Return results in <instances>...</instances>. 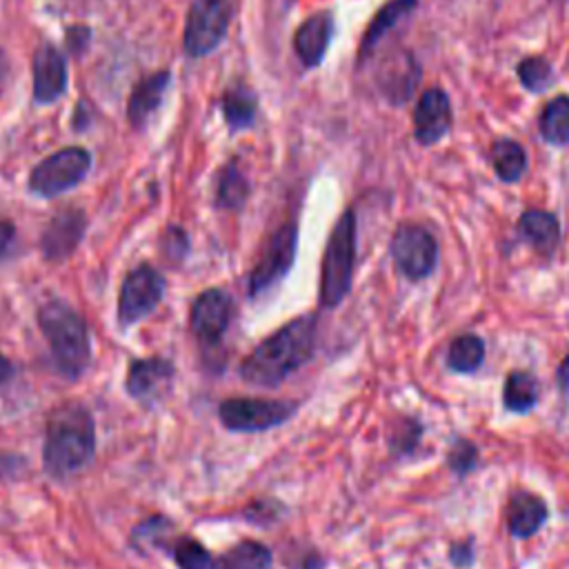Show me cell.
<instances>
[{"instance_id": "cell-1", "label": "cell", "mask_w": 569, "mask_h": 569, "mask_svg": "<svg viewBox=\"0 0 569 569\" xmlns=\"http://www.w3.org/2000/svg\"><path fill=\"white\" fill-rule=\"evenodd\" d=\"M316 316L307 313L282 329L264 338L244 360L240 367V376L249 385L260 387H276L280 385L291 371L302 367L316 349Z\"/></svg>"}, {"instance_id": "cell-2", "label": "cell", "mask_w": 569, "mask_h": 569, "mask_svg": "<svg viewBox=\"0 0 569 569\" xmlns=\"http://www.w3.org/2000/svg\"><path fill=\"white\" fill-rule=\"evenodd\" d=\"M96 453V425L87 407L60 405L47 420L42 447L44 469L53 478H69L84 469Z\"/></svg>"}, {"instance_id": "cell-3", "label": "cell", "mask_w": 569, "mask_h": 569, "mask_svg": "<svg viewBox=\"0 0 569 569\" xmlns=\"http://www.w3.org/2000/svg\"><path fill=\"white\" fill-rule=\"evenodd\" d=\"M38 325L49 342L60 376L78 380L91 360L89 331L82 316L62 300H49L38 311Z\"/></svg>"}, {"instance_id": "cell-4", "label": "cell", "mask_w": 569, "mask_h": 569, "mask_svg": "<svg viewBox=\"0 0 569 569\" xmlns=\"http://www.w3.org/2000/svg\"><path fill=\"white\" fill-rule=\"evenodd\" d=\"M356 260V218L353 211H345L336 222L325 258H322V278H320V305L331 309L342 302L351 287Z\"/></svg>"}, {"instance_id": "cell-5", "label": "cell", "mask_w": 569, "mask_h": 569, "mask_svg": "<svg viewBox=\"0 0 569 569\" xmlns=\"http://www.w3.org/2000/svg\"><path fill=\"white\" fill-rule=\"evenodd\" d=\"M91 156L82 147H67L38 162L29 178V189L42 198H53L76 187L89 171Z\"/></svg>"}, {"instance_id": "cell-6", "label": "cell", "mask_w": 569, "mask_h": 569, "mask_svg": "<svg viewBox=\"0 0 569 569\" xmlns=\"http://www.w3.org/2000/svg\"><path fill=\"white\" fill-rule=\"evenodd\" d=\"M296 411V405L284 400H264V398H229L220 402L218 416L229 431L256 433L267 431L276 425L287 422Z\"/></svg>"}, {"instance_id": "cell-7", "label": "cell", "mask_w": 569, "mask_h": 569, "mask_svg": "<svg viewBox=\"0 0 569 569\" xmlns=\"http://www.w3.org/2000/svg\"><path fill=\"white\" fill-rule=\"evenodd\" d=\"M164 293V278L151 264H138L131 269L120 287L118 296V322L131 327L147 318Z\"/></svg>"}, {"instance_id": "cell-8", "label": "cell", "mask_w": 569, "mask_h": 569, "mask_svg": "<svg viewBox=\"0 0 569 569\" xmlns=\"http://www.w3.org/2000/svg\"><path fill=\"white\" fill-rule=\"evenodd\" d=\"M231 18L229 0H193L184 24V49L189 56H207L227 33Z\"/></svg>"}, {"instance_id": "cell-9", "label": "cell", "mask_w": 569, "mask_h": 569, "mask_svg": "<svg viewBox=\"0 0 569 569\" xmlns=\"http://www.w3.org/2000/svg\"><path fill=\"white\" fill-rule=\"evenodd\" d=\"M391 256L407 278L420 280L433 271L438 260V244L425 227L402 224L393 233Z\"/></svg>"}, {"instance_id": "cell-10", "label": "cell", "mask_w": 569, "mask_h": 569, "mask_svg": "<svg viewBox=\"0 0 569 569\" xmlns=\"http://www.w3.org/2000/svg\"><path fill=\"white\" fill-rule=\"evenodd\" d=\"M296 242H298V231L296 224H282L264 247L256 269L249 276V296L256 298L271 289L278 280L287 276V271L293 264L296 258Z\"/></svg>"}, {"instance_id": "cell-11", "label": "cell", "mask_w": 569, "mask_h": 569, "mask_svg": "<svg viewBox=\"0 0 569 569\" xmlns=\"http://www.w3.org/2000/svg\"><path fill=\"white\" fill-rule=\"evenodd\" d=\"M231 309H233V302L227 291L222 289L202 291L193 300L191 316H189V325L196 338L207 347L218 345L231 322Z\"/></svg>"}, {"instance_id": "cell-12", "label": "cell", "mask_w": 569, "mask_h": 569, "mask_svg": "<svg viewBox=\"0 0 569 569\" xmlns=\"http://www.w3.org/2000/svg\"><path fill=\"white\" fill-rule=\"evenodd\" d=\"M173 365L164 358H138L127 369V393L140 402H156L171 385Z\"/></svg>"}, {"instance_id": "cell-13", "label": "cell", "mask_w": 569, "mask_h": 569, "mask_svg": "<svg viewBox=\"0 0 569 569\" xmlns=\"http://www.w3.org/2000/svg\"><path fill=\"white\" fill-rule=\"evenodd\" d=\"M87 220L80 209H62L58 211L42 231L40 249L47 260H64L73 253L78 242L82 240Z\"/></svg>"}, {"instance_id": "cell-14", "label": "cell", "mask_w": 569, "mask_h": 569, "mask_svg": "<svg viewBox=\"0 0 569 569\" xmlns=\"http://www.w3.org/2000/svg\"><path fill=\"white\" fill-rule=\"evenodd\" d=\"M67 64L64 56L49 42L40 44L33 56V96L38 102H53L64 93Z\"/></svg>"}, {"instance_id": "cell-15", "label": "cell", "mask_w": 569, "mask_h": 569, "mask_svg": "<svg viewBox=\"0 0 569 569\" xmlns=\"http://www.w3.org/2000/svg\"><path fill=\"white\" fill-rule=\"evenodd\" d=\"M413 124L416 138L422 144H436L440 138H445L451 127V107L447 93L440 89H427L418 100Z\"/></svg>"}, {"instance_id": "cell-16", "label": "cell", "mask_w": 569, "mask_h": 569, "mask_svg": "<svg viewBox=\"0 0 569 569\" xmlns=\"http://www.w3.org/2000/svg\"><path fill=\"white\" fill-rule=\"evenodd\" d=\"M547 516H549V509L540 496L529 491H518L511 496L507 507L509 533L516 538H529L542 527Z\"/></svg>"}, {"instance_id": "cell-17", "label": "cell", "mask_w": 569, "mask_h": 569, "mask_svg": "<svg viewBox=\"0 0 569 569\" xmlns=\"http://www.w3.org/2000/svg\"><path fill=\"white\" fill-rule=\"evenodd\" d=\"M331 29H333V22L329 13H316L298 27L293 44H296L298 58L307 67H316L325 58L327 44L331 40Z\"/></svg>"}, {"instance_id": "cell-18", "label": "cell", "mask_w": 569, "mask_h": 569, "mask_svg": "<svg viewBox=\"0 0 569 569\" xmlns=\"http://www.w3.org/2000/svg\"><path fill=\"white\" fill-rule=\"evenodd\" d=\"M167 82H169V73L160 71V73L142 78L133 87L131 98H129V107H127V116H129L131 124L142 127L144 120L158 109V104L162 100V93L167 89Z\"/></svg>"}, {"instance_id": "cell-19", "label": "cell", "mask_w": 569, "mask_h": 569, "mask_svg": "<svg viewBox=\"0 0 569 569\" xmlns=\"http://www.w3.org/2000/svg\"><path fill=\"white\" fill-rule=\"evenodd\" d=\"M520 231L540 253H551L560 238V227L556 216L542 209L525 211L520 218Z\"/></svg>"}, {"instance_id": "cell-20", "label": "cell", "mask_w": 569, "mask_h": 569, "mask_svg": "<svg viewBox=\"0 0 569 569\" xmlns=\"http://www.w3.org/2000/svg\"><path fill=\"white\" fill-rule=\"evenodd\" d=\"M216 569H271V549L256 540L238 542L216 560Z\"/></svg>"}, {"instance_id": "cell-21", "label": "cell", "mask_w": 569, "mask_h": 569, "mask_svg": "<svg viewBox=\"0 0 569 569\" xmlns=\"http://www.w3.org/2000/svg\"><path fill=\"white\" fill-rule=\"evenodd\" d=\"M505 407L516 413H527L538 402V380L527 371H511L505 380Z\"/></svg>"}, {"instance_id": "cell-22", "label": "cell", "mask_w": 569, "mask_h": 569, "mask_svg": "<svg viewBox=\"0 0 569 569\" xmlns=\"http://www.w3.org/2000/svg\"><path fill=\"white\" fill-rule=\"evenodd\" d=\"M540 133L551 144L569 142V98L567 96H558L545 107L540 116Z\"/></svg>"}, {"instance_id": "cell-23", "label": "cell", "mask_w": 569, "mask_h": 569, "mask_svg": "<svg viewBox=\"0 0 569 569\" xmlns=\"http://www.w3.org/2000/svg\"><path fill=\"white\" fill-rule=\"evenodd\" d=\"M491 160H493V169H496L498 178H502L505 182L518 180L527 167L525 149L516 140H509V138H502L493 144Z\"/></svg>"}, {"instance_id": "cell-24", "label": "cell", "mask_w": 569, "mask_h": 569, "mask_svg": "<svg viewBox=\"0 0 569 569\" xmlns=\"http://www.w3.org/2000/svg\"><path fill=\"white\" fill-rule=\"evenodd\" d=\"M482 358H485V345L473 333H462V336L453 338L449 345V351H447V365L453 371H462V373L476 371L480 367Z\"/></svg>"}, {"instance_id": "cell-25", "label": "cell", "mask_w": 569, "mask_h": 569, "mask_svg": "<svg viewBox=\"0 0 569 569\" xmlns=\"http://www.w3.org/2000/svg\"><path fill=\"white\" fill-rule=\"evenodd\" d=\"M222 111L233 129L249 127L256 118V96L242 87L231 89L222 98Z\"/></svg>"}, {"instance_id": "cell-26", "label": "cell", "mask_w": 569, "mask_h": 569, "mask_svg": "<svg viewBox=\"0 0 569 569\" xmlns=\"http://www.w3.org/2000/svg\"><path fill=\"white\" fill-rule=\"evenodd\" d=\"M218 204L224 209H240L249 196V184L236 164L224 167L218 182Z\"/></svg>"}, {"instance_id": "cell-27", "label": "cell", "mask_w": 569, "mask_h": 569, "mask_svg": "<svg viewBox=\"0 0 569 569\" xmlns=\"http://www.w3.org/2000/svg\"><path fill=\"white\" fill-rule=\"evenodd\" d=\"M416 0H393L389 2L371 22L367 36H365V42H362V56L387 33V29H391L405 13H409L413 9Z\"/></svg>"}, {"instance_id": "cell-28", "label": "cell", "mask_w": 569, "mask_h": 569, "mask_svg": "<svg viewBox=\"0 0 569 569\" xmlns=\"http://www.w3.org/2000/svg\"><path fill=\"white\" fill-rule=\"evenodd\" d=\"M171 551L178 569H216V560L211 558V553L191 538L178 540Z\"/></svg>"}, {"instance_id": "cell-29", "label": "cell", "mask_w": 569, "mask_h": 569, "mask_svg": "<svg viewBox=\"0 0 569 569\" xmlns=\"http://www.w3.org/2000/svg\"><path fill=\"white\" fill-rule=\"evenodd\" d=\"M520 82L531 91H542L551 80V67L545 58H527L518 64Z\"/></svg>"}, {"instance_id": "cell-30", "label": "cell", "mask_w": 569, "mask_h": 569, "mask_svg": "<svg viewBox=\"0 0 569 569\" xmlns=\"http://www.w3.org/2000/svg\"><path fill=\"white\" fill-rule=\"evenodd\" d=\"M478 460V449L469 440H456V445L449 449V467L456 473H467L469 469L476 467Z\"/></svg>"}, {"instance_id": "cell-31", "label": "cell", "mask_w": 569, "mask_h": 569, "mask_svg": "<svg viewBox=\"0 0 569 569\" xmlns=\"http://www.w3.org/2000/svg\"><path fill=\"white\" fill-rule=\"evenodd\" d=\"M162 249L169 260H182L189 251L187 233L180 227H169L164 233V240H162Z\"/></svg>"}, {"instance_id": "cell-32", "label": "cell", "mask_w": 569, "mask_h": 569, "mask_svg": "<svg viewBox=\"0 0 569 569\" xmlns=\"http://www.w3.org/2000/svg\"><path fill=\"white\" fill-rule=\"evenodd\" d=\"M449 556H451L453 565H469L473 558V547H471V542H458L451 547Z\"/></svg>"}, {"instance_id": "cell-33", "label": "cell", "mask_w": 569, "mask_h": 569, "mask_svg": "<svg viewBox=\"0 0 569 569\" xmlns=\"http://www.w3.org/2000/svg\"><path fill=\"white\" fill-rule=\"evenodd\" d=\"M13 238H16V229L11 222L7 220H0V258H4L13 244Z\"/></svg>"}, {"instance_id": "cell-34", "label": "cell", "mask_w": 569, "mask_h": 569, "mask_svg": "<svg viewBox=\"0 0 569 569\" xmlns=\"http://www.w3.org/2000/svg\"><path fill=\"white\" fill-rule=\"evenodd\" d=\"M13 362L9 360V358H4V356H0V385H4V382H9L11 380V376H13Z\"/></svg>"}, {"instance_id": "cell-35", "label": "cell", "mask_w": 569, "mask_h": 569, "mask_svg": "<svg viewBox=\"0 0 569 569\" xmlns=\"http://www.w3.org/2000/svg\"><path fill=\"white\" fill-rule=\"evenodd\" d=\"M558 380H560L562 387L569 385V356L562 360V365H560V369H558Z\"/></svg>"}, {"instance_id": "cell-36", "label": "cell", "mask_w": 569, "mask_h": 569, "mask_svg": "<svg viewBox=\"0 0 569 569\" xmlns=\"http://www.w3.org/2000/svg\"><path fill=\"white\" fill-rule=\"evenodd\" d=\"M4 69H7V60H4V56H2V51H0V78H2Z\"/></svg>"}]
</instances>
